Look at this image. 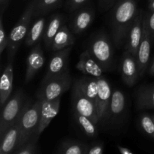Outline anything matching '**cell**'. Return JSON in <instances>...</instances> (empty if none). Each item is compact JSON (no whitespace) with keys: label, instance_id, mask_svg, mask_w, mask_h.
<instances>
[{"label":"cell","instance_id":"obj_1","mask_svg":"<svg viewBox=\"0 0 154 154\" xmlns=\"http://www.w3.org/2000/svg\"><path fill=\"white\" fill-rule=\"evenodd\" d=\"M138 11L136 0H117L111 8V36L117 48H121L126 44L129 29Z\"/></svg>","mask_w":154,"mask_h":154},{"label":"cell","instance_id":"obj_2","mask_svg":"<svg viewBox=\"0 0 154 154\" xmlns=\"http://www.w3.org/2000/svg\"><path fill=\"white\" fill-rule=\"evenodd\" d=\"M72 84L69 70L59 75L45 77L36 93V99L39 100H54L67 91Z\"/></svg>","mask_w":154,"mask_h":154},{"label":"cell","instance_id":"obj_3","mask_svg":"<svg viewBox=\"0 0 154 154\" xmlns=\"http://www.w3.org/2000/svg\"><path fill=\"white\" fill-rule=\"evenodd\" d=\"M39 112H40V100L37 99L32 105L30 104L29 101H27L20 118V140L17 149L20 148L21 146L33 138H39L38 134Z\"/></svg>","mask_w":154,"mask_h":154},{"label":"cell","instance_id":"obj_4","mask_svg":"<svg viewBox=\"0 0 154 154\" xmlns=\"http://www.w3.org/2000/svg\"><path fill=\"white\" fill-rule=\"evenodd\" d=\"M32 17L33 2H32L27 6L22 16L18 20L8 35V45L7 48L8 62H13L14 57L20 45L26 37Z\"/></svg>","mask_w":154,"mask_h":154},{"label":"cell","instance_id":"obj_5","mask_svg":"<svg viewBox=\"0 0 154 154\" xmlns=\"http://www.w3.org/2000/svg\"><path fill=\"white\" fill-rule=\"evenodd\" d=\"M87 50L100 63L105 72L111 71L114 64V48L108 35L100 32L90 39Z\"/></svg>","mask_w":154,"mask_h":154},{"label":"cell","instance_id":"obj_6","mask_svg":"<svg viewBox=\"0 0 154 154\" xmlns=\"http://www.w3.org/2000/svg\"><path fill=\"white\" fill-rule=\"evenodd\" d=\"M25 94L22 90H19L6 102L2 109L0 120V139L6 132L18 120L25 107Z\"/></svg>","mask_w":154,"mask_h":154},{"label":"cell","instance_id":"obj_7","mask_svg":"<svg viewBox=\"0 0 154 154\" xmlns=\"http://www.w3.org/2000/svg\"><path fill=\"white\" fill-rule=\"evenodd\" d=\"M72 100L75 112L85 116L96 124H99L96 102L83 94L78 87L74 85L72 86Z\"/></svg>","mask_w":154,"mask_h":154},{"label":"cell","instance_id":"obj_8","mask_svg":"<svg viewBox=\"0 0 154 154\" xmlns=\"http://www.w3.org/2000/svg\"><path fill=\"white\" fill-rule=\"evenodd\" d=\"M151 35H150V33L149 32L148 28H147V23H146L144 14L142 37H141V43H140L136 57L140 78L144 77V73L147 70V68L149 66L150 51H151Z\"/></svg>","mask_w":154,"mask_h":154},{"label":"cell","instance_id":"obj_9","mask_svg":"<svg viewBox=\"0 0 154 154\" xmlns=\"http://www.w3.org/2000/svg\"><path fill=\"white\" fill-rule=\"evenodd\" d=\"M120 72L123 82L129 87L135 85L140 78L136 57L126 50L121 57Z\"/></svg>","mask_w":154,"mask_h":154},{"label":"cell","instance_id":"obj_10","mask_svg":"<svg viewBox=\"0 0 154 154\" xmlns=\"http://www.w3.org/2000/svg\"><path fill=\"white\" fill-rule=\"evenodd\" d=\"M98 84L99 91L96 99V108L99 122H102L106 120L108 117L112 91L110 84L104 77L98 78Z\"/></svg>","mask_w":154,"mask_h":154},{"label":"cell","instance_id":"obj_11","mask_svg":"<svg viewBox=\"0 0 154 154\" xmlns=\"http://www.w3.org/2000/svg\"><path fill=\"white\" fill-rule=\"evenodd\" d=\"M39 100V99H38ZM61 97L54 100H40V112H39V124L38 134H41L49 126L53 119L57 115L60 108Z\"/></svg>","mask_w":154,"mask_h":154},{"label":"cell","instance_id":"obj_12","mask_svg":"<svg viewBox=\"0 0 154 154\" xmlns=\"http://www.w3.org/2000/svg\"><path fill=\"white\" fill-rule=\"evenodd\" d=\"M94 11L90 7L83 6L73 11V15L69 21V27L74 34H81L85 31L93 23Z\"/></svg>","mask_w":154,"mask_h":154},{"label":"cell","instance_id":"obj_13","mask_svg":"<svg viewBox=\"0 0 154 154\" xmlns=\"http://www.w3.org/2000/svg\"><path fill=\"white\" fill-rule=\"evenodd\" d=\"M76 69L83 75L100 78L105 72L100 63L93 57L88 50H86L80 55L79 61L76 64Z\"/></svg>","mask_w":154,"mask_h":154},{"label":"cell","instance_id":"obj_14","mask_svg":"<svg viewBox=\"0 0 154 154\" xmlns=\"http://www.w3.org/2000/svg\"><path fill=\"white\" fill-rule=\"evenodd\" d=\"M143 17H144V12L142 10H139L129 29V35L125 44V48L126 51L130 52L135 57H137L141 37H142Z\"/></svg>","mask_w":154,"mask_h":154},{"label":"cell","instance_id":"obj_15","mask_svg":"<svg viewBox=\"0 0 154 154\" xmlns=\"http://www.w3.org/2000/svg\"><path fill=\"white\" fill-rule=\"evenodd\" d=\"M22 114H20L16 123L11 127L9 128L8 130L0 139V153L1 154L14 153V150L17 149L20 140V118Z\"/></svg>","mask_w":154,"mask_h":154},{"label":"cell","instance_id":"obj_16","mask_svg":"<svg viewBox=\"0 0 154 154\" xmlns=\"http://www.w3.org/2000/svg\"><path fill=\"white\" fill-rule=\"evenodd\" d=\"M45 58L42 48L40 44L38 43L34 45L29 55L26 60V71L25 80L28 83L31 81L36 73L43 67L45 64Z\"/></svg>","mask_w":154,"mask_h":154},{"label":"cell","instance_id":"obj_17","mask_svg":"<svg viewBox=\"0 0 154 154\" xmlns=\"http://www.w3.org/2000/svg\"><path fill=\"white\" fill-rule=\"evenodd\" d=\"M72 49V47H69L55 51L54 54L50 60L48 70L45 77H51L53 75H59L68 71V62Z\"/></svg>","mask_w":154,"mask_h":154},{"label":"cell","instance_id":"obj_18","mask_svg":"<svg viewBox=\"0 0 154 154\" xmlns=\"http://www.w3.org/2000/svg\"><path fill=\"white\" fill-rule=\"evenodd\" d=\"M13 62H8L3 71L0 82V106L4 107L11 94L14 84Z\"/></svg>","mask_w":154,"mask_h":154},{"label":"cell","instance_id":"obj_19","mask_svg":"<svg viewBox=\"0 0 154 154\" xmlns=\"http://www.w3.org/2000/svg\"><path fill=\"white\" fill-rule=\"evenodd\" d=\"M65 23V17L61 14H53L45 26L43 35V41L47 49L51 50V44L54 37L58 32L62 26Z\"/></svg>","mask_w":154,"mask_h":154},{"label":"cell","instance_id":"obj_20","mask_svg":"<svg viewBox=\"0 0 154 154\" xmlns=\"http://www.w3.org/2000/svg\"><path fill=\"white\" fill-rule=\"evenodd\" d=\"M73 85L78 87V90L83 94L94 101L96 104L98 91H99L98 78L84 75L82 78L75 80Z\"/></svg>","mask_w":154,"mask_h":154},{"label":"cell","instance_id":"obj_21","mask_svg":"<svg viewBox=\"0 0 154 154\" xmlns=\"http://www.w3.org/2000/svg\"><path fill=\"white\" fill-rule=\"evenodd\" d=\"M75 41L74 33L71 32L70 28H69L65 23L54 37L51 44V50L55 52L69 47H72L75 44Z\"/></svg>","mask_w":154,"mask_h":154},{"label":"cell","instance_id":"obj_22","mask_svg":"<svg viewBox=\"0 0 154 154\" xmlns=\"http://www.w3.org/2000/svg\"><path fill=\"white\" fill-rule=\"evenodd\" d=\"M137 108L154 109V84L141 86L135 93Z\"/></svg>","mask_w":154,"mask_h":154},{"label":"cell","instance_id":"obj_23","mask_svg":"<svg viewBox=\"0 0 154 154\" xmlns=\"http://www.w3.org/2000/svg\"><path fill=\"white\" fill-rule=\"evenodd\" d=\"M45 29V19L42 17L38 18L30 26L28 34L25 38L26 46H34L43 38Z\"/></svg>","mask_w":154,"mask_h":154},{"label":"cell","instance_id":"obj_24","mask_svg":"<svg viewBox=\"0 0 154 154\" xmlns=\"http://www.w3.org/2000/svg\"><path fill=\"white\" fill-rule=\"evenodd\" d=\"M89 144L74 139H66L58 147L59 154H87Z\"/></svg>","mask_w":154,"mask_h":154},{"label":"cell","instance_id":"obj_25","mask_svg":"<svg viewBox=\"0 0 154 154\" xmlns=\"http://www.w3.org/2000/svg\"><path fill=\"white\" fill-rule=\"evenodd\" d=\"M126 108V97L121 90H115L112 92L110 102L108 117H119L123 114Z\"/></svg>","mask_w":154,"mask_h":154},{"label":"cell","instance_id":"obj_26","mask_svg":"<svg viewBox=\"0 0 154 154\" xmlns=\"http://www.w3.org/2000/svg\"><path fill=\"white\" fill-rule=\"evenodd\" d=\"M74 118L77 125L81 128L85 135H87L90 138H95L97 136V124L92 121L90 118L77 112H74Z\"/></svg>","mask_w":154,"mask_h":154},{"label":"cell","instance_id":"obj_27","mask_svg":"<svg viewBox=\"0 0 154 154\" xmlns=\"http://www.w3.org/2000/svg\"><path fill=\"white\" fill-rule=\"evenodd\" d=\"M62 0H33V17L43 16L58 7Z\"/></svg>","mask_w":154,"mask_h":154},{"label":"cell","instance_id":"obj_28","mask_svg":"<svg viewBox=\"0 0 154 154\" xmlns=\"http://www.w3.org/2000/svg\"><path fill=\"white\" fill-rule=\"evenodd\" d=\"M139 123L142 130L154 139V121L152 116L144 113L140 116Z\"/></svg>","mask_w":154,"mask_h":154},{"label":"cell","instance_id":"obj_29","mask_svg":"<svg viewBox=\"0 0 154 154\" xmlns=\"http://www.w3.org/2000/svg\"><path fill=\"white\" fill-rule=\"evenodd\" d=\"M38 138H33L24 144L20 148L17 149L14 153L15 154H36L39 152V147L38 144Z\"/></svg>","mask_w":154,"mask_h":154},{"label":"cell","instance_id":"obj_30","mask_svg":"<svg viewBox=\"0 0 154 154\" xmlns=\"http://www.w3.org/2000/svg\"><path fill=\"white\" fill-rule=\"evenodd\" d=\"M8 45V35H7L3 24V14L0 15V55H2L3 52L7 49Z\"/></svg>","mask_w":154,"mask_h":154},{"label":"cell","instance_id":"obj_31","mask_svg":"<svg viewBox=\"0 0 154 154\" xmlns=\"http://www.w3.org/2000/svg\"><path fill=\"white\" fill-rule=\"evenodd\" d=\"M87 2L88 0H67L66 3V9L69 12H73L84 6Z\"/></svg>","mask_w":154,"mask_h":154},{"label":"cell","instance_id":"obj_32","mask_svg":"<svg viewBox=\"0 0 154 154\" xmlns=\"http://www.w3.org/2000/svg\"><path fill=\"white\" fill-rule=\"evenodd\" d=\"M147 28L151 35L152 40L154 39V11H150L144 14Z\"/></svg>","mask_w":154,"mask_h":154},{"label":"cell","instance_id":"obj_33","mask_svg":"<svg viewBox=\"0 0 154 154\" xmlns=\"http://www.w3.org/2000/svg\"><path fill=\"white\" fill-rule=\"evenodd\" d=\"M104 144L102 142H95L89 144L87 154H102L104 153Z\"/></svg>","mask_w":154,"mask_h":154},{"label":"cell","instance_id":"obj_34","mask_svg":"<svg viewBox=\"0 0 154 154\" xmlns=\"http://www.w3.org/2000/svg\"><path fill=\"white\" fill-rule=\"evenodd\" d=\"M117 0H99V9L101 12H105L111 10Z\"/></svg>","mask_w":154,"mask_h":154},{"label":"cell","instance_id":"obj_35","mask_svg":"<svg viewBox=\"0 0 154 154\" xmlns=\"http://www.w3.org/2000/svg\"><path fill=\"white\" fill-rule=\"evenodd\" d=\"M117 148L118 150V151L122 154H134V152L132 151L130 149L127 148V147H123V146L120 145V144H117Z\"/></svg>","mask_w":154,"mask_h":154},{"label":"cell","instance_id":"obj_36","mask_svg":"<svg viewBox=\"0 0 154 154\" xmlns=\"http://www.w3.org/2000/svg\"><path fill=\"white\" fill-rule=\"evenodd\" d=\"M9 1H10V0H0V4H1V8H0L1 14H3V12H4V11L5 10L6 8H7Z\"/></svg>","mask_w":154,"mask_h":154},{"label":"cell","instance_id":"obj_37","mask_svg":"<svg viewBox=\"0 0 154 154\" xmlns=\"http://www.w3.org/2000/svg\"><path fill=\"white\" fill-rule=\"evenodd\" d=\"M148 10L149 11H154V0L148 1Z\"/></svg>","mask_w":154,"mask_h":154},{"label":"cell","instance_id":"obj_38","mask_svg":"<svg viewBox=\"0 0 154 154\" xmlns=\"http://www.w3.org/2000/svg\"><path fill=\"white\" fill-rule=\"evenodd\" d=\"M149 75H151V76H154V60L152 62L151 65L150 66V69H149Z\"/></svg>","mask_w":154,"mask_h":154},{"label":"cell","instance_id":"obj_39","mask_svg":"<svg viewBox=\"0 0 154 154\" xmlns=\"http://www.w3.org/2000/svg\"><path fill=\"white\" fill-rule=\"evenodd\" d=\"M152 117H153V121H154V114L153 116H152Z\"/></svg>","mask_w":154,"mask_h":154}]
</instances>
